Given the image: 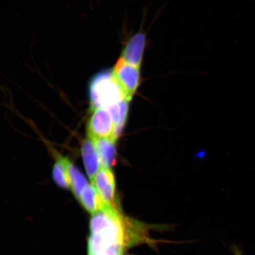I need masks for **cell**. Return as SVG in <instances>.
Instances as JSON below:
<instances>
[{
	"label": "cell",
	"instance_id": "obj_1",
	"mask_svg": "<svg viewBox=\"0 0 255 255\" xmlns=\"http://www.w3.org/2000/svg\"><path fill=\"white\" fill-rule=\"evenodd\" d=\"M135 226L128 221L116 206L108 205L91 220L88 255H101L111 248H124L132 239Z\"/></svg>",
	"mask_w": 255,
	"mask_h": 255
},
{
	"label": "cell",
	"instance_id": "obj_2",
	"mask_svg": "<svg viewBox=\"0 0 255 255\" xmlns=\"http://www.w3.org/2000/svg\"><path fill=\"white\" fill-rule=\"evenodd\" d=\"M92 109H109L120 102L126 100L113 71L104 69L92 78L89 85Z\"/></svg>",
	"mask_w": 255,
	"mask_h": 255
},
{
	"label": "cell",
	"instance_id": "obj_3",
	"mask_svg": "<svg viewBox=\"0 0 255 255\" xmlns=\"http://www.w3.org/2000/svg\"><path fill=\"white\" fill-rule=\"evenodd\" d=\"M94 111L88 124L89 138L111 139L116 141V126L109 111L103 108Z\"/></svg>",
	"mask_w": 255,
	"mask_h": 255
},
{
	"label": "cell",
	"instance_id": "obj_4",
	"mask_svg": "<svg viewBox=\"0 0 255 255\" xmlns=\"http://www.w3.org/2000/svg\"><path fill=\"white\" fill-rule=\"evenodd\" d=\"M113 72L126 100L130 101L141 81L140 68L130 65L120 57L114 66Z\"/></svg>",
	"mask_w": 255,
	"mask_h": 255
},
{
	"label": "cell",
	"instance_id": "obj_5",
	"mask_svg": "<svg viewBox=\"0 0 255 255\" xmlns=\"http://www.w3.org/2000/svg\"><path fill=\"white\" fill-rule=\"evenodd\" d=\"M147 44L146 35L139 31L130 35L123 43L121 58L136 68H141Z\"/></svg>",
	"mask_w": 255,
	"mask_h": 255
},
{
	"label": "cell",
	"instance_id": "obj_6",
	"mask_svg": "<svg viewBox=\"0 0 255 255\" xmlns=\"http://www.w3.org/2000/svg\"><path fill=\"white\" fill-rule=\"evenodd\" d=\"M92 183L107 205L116 206V181L110 168L101 167Z\"/></svg>",
	"mask_w": 255,
	"mask_h": 255
},
{
	"label": "cell",
	"instance_id": "obj_7",
	"mask_svg": "<svg viewBox=\"0 0 255 255\" xmlns=\"http://www.w3.org/2000/svg\"><path fill=\"white\" fill-rule=\"evenodd\" d=\"M82 155L86 171L91 181L100 169V157L93 141L91 139H85L82 145Z\"/></svg>",
	"mask_w": 255,
	"mask_h": 255
},
{
	"label": "cell",
	"instance_id": "obj_8",
	"mask_svg": "<svg viewBox=\"0 0 255 255\" xmlns=\"http://www.w3.org/2000/svg\"><path fill=\"white\" fill-rule=\"evenodd\" d=\"M92 141L97 149L101 167L110 168L116 161V141L111 139H98Z\"/></svg>",
	"mask_w": 255,
	"mask_h": 255
},
{
	"label": "cell",
	"instance_id": "obj_9",
	"mask_svg": "<svg viewBox=\"0 0 255 255\" xmlns=\"http://www.w3.org/2000/svg\"><path fill=\"white\" fill-rule=\"evenodd\" d=\"M79 200L84 208L92 215L101 211L108 205L92 184L85 188Z\"/></svg>",
	"mask_w": 255,
	"mask_h": 255
},
{
	"label": "cell",
	"instance_id": "obj_10",
	"mask_svg": "<svg viewBox=\"0 0 255 255\" xmlns=\"http://www.w3.org/2000/svg\"><path fill=\"white\" fill-rule=\"evenodd\" d=\"M129 101L124 100L108 109L116 126L117 138H119L127 122Z\"/></svg>",
	"mask_w": 255,
	"mask_h": 255
},
{
	"label": "cell",
	"instance_id": "obj_11",
	"mask_svg": "<svg viewBox=\"0 0 255 255\" xmlns=\"http://www.w3.org/2000/svg\"><path fill=\"white\" fill-rule=\"evenodd\" d=\"M66 164L71 180V189L76 198L79 199L83 191L88 186V181L84 175L68 158L66 159Z\"/></svg>",
	"mask_w": 255,
	"mask_h": 255
},
{
	"label": "cell",
	"instance_id": "obj_12",
	"mask_svg": "<svg viewBox=\"0 0 255 255\" xmlns=\"http://www.w3.org/2000/svg\"><path fill=\"white\" fill-rule=\"evenodd\" d=\"M66 158L57 159L53 169V177L56 183L63 189H71V180L67 167Z\"/></svg>",
	"mask_w": 255,
	"mask_h": 255
},
{
	"label": "cell",
	"instance_id": "obj_13",
	"mask_svg": "<svg viewBox=\"0 0 255 255\" xmlns=\"http://www.w3.org/2000/svg\"><path fill=\"white\" fill-rule=\"evenodd\" d=\"M232 253H234L235 255H242L241 250L237 247H232Z\"/></svg>",
	"mask_w": 255,
	"mask_h": 255
}]
</instances>
